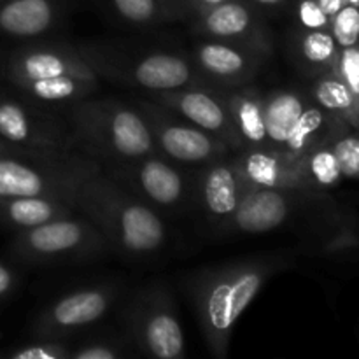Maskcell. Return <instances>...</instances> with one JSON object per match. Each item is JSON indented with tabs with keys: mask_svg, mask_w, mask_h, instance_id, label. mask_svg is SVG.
Segmentation results:
<instances>
[{
	"mask_svg": "<svg viewBox=\"0 0 359 359\" xmlns=\"http://www.w3.org/2000/svg\"><path fill=\"white\" fill-rule=\"evenodd\" d=\"M132 342L125 333H91L79 342L70 344L69 359H123L135 356Z\"/></svg>",
	"mask_w": 359,
	"mask_h": 359,
	"instance_id": "cell-28",
	"label": "cell"
},
{
	"mask_svg": "<svg viewBox=\"0 0 359 359\" xmlns=\"http://www.w3.org/2000/svg\"><path fill=\"white\" fill-rule=\"evenodd\" d=\"M119 298L116 283H100L67 291L46 305L32 325V337L74 340L107 318Z\"/></svg>",
	"mask_w": 359,
	"mask_h": 359,
	"instance_id": "cell-11",
	"label": "cell"
},
{
	"mask_svg": "<svg viewBox=\"0 0 359 359\" xmlns=\"http://www.w3.org/2000/svg\"><path fill=\"white\" fill-rule=\"evenodd\" d=\"M349 126L351 125H347L346 121L335 118L325 109L319 107L311 98L280 154L297 163L309 151L316 149L323 144H330L340 132H344Z\"/></svg>",
	"mask_w": 359,
	"mask_h": 359,
	"instance_id": "cell-20",
	"label": "cell"
},
{
	"mask_svg": "<svg viewBox=\"0 0 359 359\" xmlns=\"http://www.w3.org/2000/svg\"><path fill=\"white\" fill-rule=\"evenodd\" d=\"M74 205L104 235L111 251L123 258H153L167 245L168 226L163 216L102 168L83 182Z\"/></svg>",
	"mask_w": 359,
	"mask_h": 359,
	"instance_id": "cell-2",
	"label": "cell"
},
{
	"mask_svg": "<svg viewBox=\"0 0 359 359\" xmlns=\"http://www.w3.org/2000/svg\"><path fill=\"white\" fill-rule=\"evenodd\" d=\"M98 163L77 151L44 153L0 144V198L53 196L72 202Z\"/></svg>",
	"mask_w": 359,
	"mask_h": 359,
	"instance_id": "cell-5",
	"label": "cell"
},
{
	"mask_svg": "<svg viewBox=\"0 0 359 359\" xmlns=\"http://www.w3.org/2000/svg\"><path fill=\"white\" fill-rule=\"evenodd\" d=\"M77 49L100 79L146 95L203 83L189 55L179 51L111 41L83 42Z\"/></svg>",
	"mask_w": 359,
	"mask_h": 359,
	"instance_id": "cell-4",
	"label": "cell"
},
{
	"mask_svg": "<svg viewBox=\"0 0 359 359\" xmlns=\"http://www.w3.org/2000/svg\"><path fill=\"white\" fill-rule=\"evenodd\" d=\"M287 51L298 72L309 81L335 69L339 44L328 30L294 28L287 39Z\"/></svg>",
	"mask_w": 359,
	"mask_h": 359,
	"instance_id": "cell-21",
	"label": "cell"
},
{
	"mask_svg": "<svg viewBox=\"0 0 359 359\" xmlns=\"http://www.w3.org/2000/svg\"><path fill=\"white\" fill-rule=\"evenodd\" d=\"M133 102L147 119L158 153L174 163L198 168L217 158L235 153L226 142L151 100L146 95L137 97Z\"/></svg>",
	"mask_w": 359,
	"mask_h": 359,
	"instance_id": "cell-10",
	"label": "cell"
},
{
	"mask_svg": "<svg viewBox=\"0 0 359 359\" xmlns=\"http://www.w3.org/2000/svg\"><path fill=\"white\" fill-rule=\"evenodd\" d=\"M237 160L249 188H300L297 163L277 151L269 147L241 151Z\"/></svg>",
	"mask_w": 359,
	"mask_h": 359,
	"instance_id": "cell-23",
	"label": "cell"
},
{
	"mask_svg": "<svg viewBox=\"0 0 359 359\" xmlns=\"http://www.w3.org/2000/svg\"><path fill=\"white\" fill-rule=\"evenodd\" d=\"M63 116L77 153L102 170L158 153L147 119L135 102L93 95L70 105Z\"/></svg>",
	"mask_w": 359,
	"mask_h": 359,
	"instance_id": "cell-3",
	"label": "cell"
},
{
	"mask_svg": "<svg viewBox=\"0 0 359 359\" xmlns=\"http://www.w3.org/2000/svg\"><path fill=\"white\" fill-rule=\"evenodd\" d=\"M203 83L216 86H245L256 83L269 56L228 42L200 39L189 55Z\"/></svg>",
	"mask_w": 359,
	"mask_h": 359,
	"instance_id": "cell-16",
	"label": "cell"
},
{
	"mask_svg": "<svg viewBox=\"0 0 359 359\" xmlns=\"http://www.w3.org/2000/svg\"><path fill=\"white\" fill-rule=\"evenodd\" d=\"M156 2L163 23H175V21L191 23L210 7L226 2V0H156Z\"/></svg>",
	"mask_w": 359,
	"mask_h": 359,
	"instance_id": "cell-31",
	"label": "cell"
},
{
	"mask_svg": "<svg viewBox=\"0 0 359 359\" xmlns=\"http://www.w3.org/2000/svg\"><path fill=\"white\" fill-rule=\"evenodd\" d=\"M0 2H2V0H0Z\"/></svg>",
	"mask_w": 359,
	"mask_h": 359,
	"instance_id": "cell-37",
	"label": "cell"
},
{
	"mask_svg": "<svg viewBox=\"0 0 359 359\" xmlns=\"http://www.w3.org/2000/svg\"><path fill=\"white\" fill-rule=\"evenodd\" d=\"M18 283H20V276L16 270L7 263L0 262V304L16 291Z\"/></svg>",
	"mask_w": 359,
	"mask_h": 359,
	"instance_id": "cell-35",
	"label": "cell"
},
{
	"mask_svg": "<svg viewBox=\"0 0 359 359\" xmlns=\"http://www.w3.org/2000/svg\"><path fill=\"white\" fill-rule=\"evenodd\" d=\"M309 100L311 97L307 90L300 88H273L265 91V126L269 149L277 153L284 149Z\"/></svg>",
	"mask_w": 359,
	"mask_h": 359,
	"instance_id": "cell-22",
	"label": "cell"
},
{
	"mask_svg": "<svg viewBox=\"0 0 359 359\" xmlns=\"http://www.w3.org/2000/svg\"><path fill=\"white\" fill-rule=\"evenodd\" d=\"M100 86L98 76H58L49 79L32 81L13 88L34 104L58 112L67 111L70 105L93 97Z\"/></svg>",
	"mask_w": 359,
	"mask_h": 359,
	"instance_id": "cell-19",
	"label": "cell"
},
{
	"mask_svg": "<svg viewBox=\"0 0 359 359\" xmlns=\"http://www.w3.org/2000/svg\"><path fill=\"white\" fill-rule=\"evenodd\" d=\"M249 189L238 167L237 153L226 154L198 167L195 177V207L202 210L212 230L219 235Z\"/></svg>",
	"mask_w": 359,
	"mask_h": 359,
	"instance_id": "cell-14",
	"label": "cell"
},
{
	"mask_svg": "<svg viewBox=\"0 0 359 359\" xmlns=\"http://www.w3.org/2000/svg\"><path fill=\"white\" fill-rule=\"evenodd\" d=\"M9 251L32 266L84 265L112 252L104 235L79 212L16 231Z\"/></svg>",
	"mask_w": 359,
	"mask_h": 359,
	"instance_id": "cell-6",
	"label": "cell"
},
{
	"mask_svg": "<svg viewBox=\"0 0 359 359\" xmlns=\"http://www.w3.org/2000/svg\"><path fill=\"white\" fill-rule=\"evenodd\" d=\"M344 179L359 181V128L349 126L332 140Z\"/></svg>",
	"mask_w": 359,
	"mask_h": 359,
	"instance_id": "cell-30",
	"label": "cell"
},
{
	"mask_svg": "<svg viewBox=\"0 0 359 359\" xmlns=\"http://www.w3.org/2000/svg\"><path fill=\"white\" fill-rule=\"evenodd\" d=\"M104 172L161 216L182 214L195 207V179L160 153L112 165Z\"/></svg>",
	"mask_w": 359,
	"mask_h": 359,
	"instance_id": "cell-8",
	"label": "cell"
},
{
	"mask_svg": "<svg viewBox=\"0 0 359 359\" xmlns=\"http://www.w3.org/2000/svg\"><path fill=\"white\" fill-rule=\"evenodd\" d=\"M16 91V90H14ZM0 144L25 151H76L63 114L0 88Z\"/></svg>",
	"mask_w": 359,
	"mask_h": 359,
	"instance_id": "cell-9",
	"label": "cell"
},
{
	"mask_svg": "<svg viewBox=\"0 0 359 359\" xmlns=\"http://www.w3.org/2000/svg\"><path fill=\"white\" fill-rule=\"evenodd\" d=\"M123 330L133 349L147 358H186V340L172 291L163 283L137 290L121 314Z\"/></svg>",
	"mask_w": 359,
	"mask_h": 359,
	"instance_id": "cell-7",
	"label": "cell"
},
{
	"mask_svg": "<svg viewBox=\"0 0 359 359\" xmlns=\"http://www.w3.org/2000/svg\"><path fill=\"white\" fill-rule=\"evenodd\" d=\"M307 93L312 98V102H316L326 112L342 119L354 128H359L356 100H354L349 88L346 86V83L337 76L335 70H330V72L311 79Z\"/></svg>",
	"mask_w": 359,
	"mask_h": 359,
	"instance_id": "cell-25",
	"label": "cell"
},
{
	"mask_svg": "<svg viewBox=\"0 0 359 359\" xmlns=\"http://www.w3.org/2000/svg\"><path fill=\"white\" fill-rule=\"evenodd\" d=\"M293 266L287 256L255 255L207 265L184 279V293L196 312L207 349L224 358L245 309L272 277Z\"/></svg>",
	"mask_w": 359,
	"mask_h": 359,
	"instance_id": "cell-1",
	"label": "cell"
},
{
	"mask_svg": "<svg viewBox=\"0 0 359 359\" xmlns=\"http://www.w3.org/2000/svg\"><path fill=\"white\" fill-rule=\"evenodd\" d=\"M330 32L339 48H349L359 42V7L346 4L330 20Z\"/></svg>",
	"mask_w": 359,
	"mask_h": 359,
	"instance_id": "cell-32",
	"label": "cell"
},
{
	"mask_svg": "<svg viewBox=\"0 0 359 359\" xmlns=\"http://www.w3.org/2000/svg\"><path fill=\"white\" fill-rule=\"evenodd\" d=\"M200 39L228 42L251 49L259 55H273V34L262 11L248 0H226L200 14L191 21Z\"/></svg>",
	"mask_w": 359,
	"mask_h": 359,
	"instance_id": "cell-12",
	"label": "cell"
},
{
	"mask_svg": "<svg viewBox=\"0 0 359 359\" xmlns=\"http://www.w3.org/2000/svg\"><path fill=\"white\" fill-rule=\"evenodd\" d=\"M333 70L353 93L359 112V42L349 48H340Z\"/></svg>",
	"mask_w": 359,
	"mask_h": 359,
	"instance_id": "cell-33",
	"label": "cell"
},
{
	"mask_svg": "<svg viewBox=\"0 0 359 359\" xmlns=\"http://www.w3.org/2000/svg\"><path fill=\"white\" fill-rule=\"evenodd\" d=\"M2 74L11 88L58 76H97L77 46L53 41L27 42L13 49L4 60Z\"/></svg>",
	"mask_w": 359,
	"mask_h": 359,
	"instance_id": "cell-13",
	"label": "cell"
},
{
	"mask_svg": "<svg viewBox=\"0 0 359 359\" xmlns=\"http://www.w3.org/2000/svg\"><path fill=\"white\" fill-rule=\"evenodd\" d=\"M297 170L300 188L307 191L328 193L344 181L332 142L309 151L304 158L297 161Z\"/></svg>",
	"mask_w": 359,
	"mask_h": 359,
	"instance_id": "cell-26",
	"label": "cell"
},
{
	"mask_svg": "<svg viewBox=\"0 0 359 359\" xmlns=\"http://www.w3.org/2000/svg\"><path fill=\"white\" fill-rule=\"evenodd\" d=\"M70 344H72V340L34 337L32 342L18 346L16 349L7 351L0 356L7 359H69Z\"/></svg>",
	"mask_w": 359,
	"mask_h": 359,
	"instance_id": "cell-29",
	"label": "cell"
},
{
	"mask_svg": "<svg viewBox=\"0 0 359 359\" xmlns=\"http://www.w3.org/2000/svg\"><path fill=\"white\" fill-rule=\"evenodd\" d=\"M119 25L132 28H153L163 23L156 0H91Z\"/></svg>",
	"mask_w": 359,
	"mask_h": 359,
	"instance_id": "cell-27",
	"label": "cell"
},
{
	"mask_svg": "<svg viewBox=\"0 0 359 359\" xmlns=\"http://www.w3.org/2000/svg\"><path fill=\"white\" fill-rule=\"evenodd\" d=\"M76 205L53 196H11L0 198V224L13 230H28L48 221L76 214Z\"/></svg>",
	"mask_w": 359,
	"mask_h": 359,
	"instance_id": "cell-24",
	"label": "cell"
},
{
	"mask_svg": "<svg viewBox=\"0 0 359 359\" xmlns=\"http://www.w3.org/2000/svg\"><path fill=\"white\" fill-rule=\"evenodd\" d=\"M249 4H252L255 7L262 9H277V7L286 6L287 2H293V0H248Z\"/></svg>",
	"mask_w": 359,
	"mask_h": 359,
	"instance_id": "cell-36",
	"label": "cell"
},
{
	"mask_svg": "<svg viewBox=\"0 0 359 359\" xmlns=\"http://www.w3.org/2000/svg\"><path fill=\"white\" fill-rule=\"evenodd\" d=\"M62 16V0H2L0 35L11 39L42 37L58 27Z\"/></svg>",
	"mask_w": 359,
	"mask_h": 359,
	"instance_id": "cell-18",
	"label": "cell"
},
{
	"mask_svg": "<svg viewBox=\"0 0 359 359\" xmlns=\"http://www.w3.org/2000/svg\"><path fill=\"white\" fill-rule=\"evenodd\" d=\"M146 97L226 142L235 153L241 151L226 104L216 84L198 83L179 90L149 93Z\"/></svg>",
	"mask_w": 359,
	"mask_h": 359,
	"instance_id": "cell-15",
	"label": "cell"
},
{
	"mask_svg": "<svg viewBox=\"0 0 359 359\" xmlns=\"http://www.w3.org/2000/svg\"><path fill=\"white\" fill-rule=\"evenodd\" d=\"M297 28L302 30H328L332 18L323 11L318 0H293Z\"/></svg>",
	"mask_w": 359,
	"mask_h": 359,
	"instance_id": "cell-34",
	"label": "cell"
},
{
	"mask_svg": "<svg viewBox=\"0 0 359 359\" xmlns=\"http://www.w3.org/2000/svg\"><path fill=\"white\" fill-rule=\"evenodd\" d=\"M217 88L226 104L241 151L266 147L265 91L256 86V83Z\"/></svg>",
	"mask_w": 359,
	"mask_h": 359,
	"instance_id": "cell-17",
	"label": "cell"
}]
</instances>
